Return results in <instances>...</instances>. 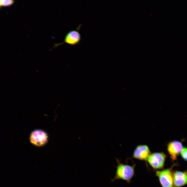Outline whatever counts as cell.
Wrapping results in <instances>:
<instances>
[{"mask_svg":"<svg viewBox=\"0 0 187 187\" xmlns=\"http://www.w3.org/2000/svg\"><path fill=\"white\" fill-rule=\"evenodd\" d=\"M183 148L180 141L174 140L169 142L167 145V150L172 161L177 160L178 155Z\"/></svg>","mask_w":187,"mask_h":187,"instance_id":"5","label":"cell"},{"mask_svg":"<svg viewBox=\"0 0 187 187\" xmlns=\"http://www.w3.org/2000/svg\"><path fill=\"white\" fill-rule=\"evenodd\" d=\"M13 1L12 0H0L1 6H8L12 4Z\"/></svg>","mask_w":187,"mask_h":187,"instance_id":"9","label":"cell"},{"mask_svg":"<svg viewBox=\"0 0 187 187\" xmlns=\"http://www.w3.org/2000/svg\"><path fill=\"white\" fill-rule=\"evenodd\" d=\"M166 157L163 152H155L150 154L147 161L153 169L160 170L164 168Z\"/></svg>","mask_w":187,"mask_h":187,"instance_id":"3","label":"cell"},{"mask_svg":"<svg viewBox=\"0 0 187 187\" xmlns=\"http://www.w3.org/2000/svg\"><path fill=\"white\" fill-rule=\"evenodd\" d=\"M174 166L169 168L156 171L155 175L158 177L162 187H174L172 170Z\"/></svg>","mask_w":187,"mask_h":187,"instance_id":"2","label":"cell"},{"mask_svg":"<svg viewBox=\"0 0 187 187\" xmlns=\"http://www.w3.org/2000/svg\"><path fill=\"white\" fill-rule=\"evenodd\" d=\"M0 6H1L0 5Z\"/></svg>","mask_w":187,"mask_h":187,"instance_id":"11","label":"cell"},{"mask_svg":"<svg viewBox=\"0 0 187 187\" xmlns=\"http://www.w3.org/2000/svg\"><path fill=\"white\" fill-rule=\"evenodd\" d=\"M81 39V35L78 31L77 30H72L66 34L64 43L71 45H74L78 43Z\"/></svg>","mask_w":187,"mask_h":187,"instance_id":"8","label":"cell"},{"mask_svg":"<svg viewBox=\"0 0 187 187\" xmlns=\"http://www.w3.org/2000/svg\"><path fill=\"white\" fill-rule=\"evenodd\" d=\"M48 136L47 133L41 129H36L32 131L29 136V141L34 145L41 147L47 142Z\"/></svg>","mask_w":187,"mask_h":187,"instance_id":"4","label":"cell"},{"mask_svg":"<svg viewBox=\"0 0 187 187\" xmlns=\"http://www.w3.org/2000/svg\"><path fill=\"white\" fill-rule=\"evenodd\" d=\"M117 165L115 176L111 180L113 182L117 180H122L127 183H130L135 175V164L130 165L127 164H123L120 160L116 159Z\"/></svg>","mask_w":187,"mask_h":187,"instance_id":"1","label":"cell"},{"mask_svg":"<svg viewBox=\"0 0 187 187\" xmlns=\"http://www.w3.org/2000/svg\"><path fill=\"white\" fill-rule=\"evenodd\" d=\"M173 179L174 187H182L186 185L187 183L186 171H173Z\"/></svg>","mask_w":187,"mask_h":187,"instance_id":"7","label":"cell"},{"mask_svg":"<svg viewBox=\"0 0 187 187\" xmlns=\"http://www.w3.org/2000/svg\"><path fill=\"white\" fill-rule=\"evenodd\" d=\"M151 154L150 149L147 145H140L137 146L135 148L132 157L139 160L146 161Z\"/></svg>","mask_w":187,"mask_h":187,"instance_id":"6","label":"cell"},{"mask_svg":"<svg viewBox=\"0 0 187 187\" xmlns=\"http://www.w3.org/2000/svg\"><path fill=\"white\" fill-rule=\"evenodd\" d=\"M180 154L183 159L186 161H187V149L186 147H183Z\"/></svg>","mask_w":187,"mask_h":187,"instance_id":"10","label":"cell"}]
</instances>
